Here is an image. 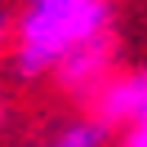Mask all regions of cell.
<instances>
[{"label": "cell", "mask_w": 147, "mask_h": 147, "mask_svg": "<svg viewBox=\"0 0 147 147\" xmlns=\"http://www.w3.org/2000/svg\"><path fill=\"white\" fill-rule=\"evenodd\" d=\"M111 36V0H22L13 27V71L58 76L80 49Z\"/></svg>", "instance_id": "1"}, {"label": "cell", "mask_w": 147, "mask_h": 147, "mask_svg": "<svg viewBox=\"0 0 147 147\" xmlns=\"http://www.w3.org/2000/svg\"><path fill=\"white\" fill-rule=\"evenodd\" d=\"M13 27H18V13H9L5 5H0V49L13 40Z\"/></svg>", "instance_id": "2"}]
</instances>
